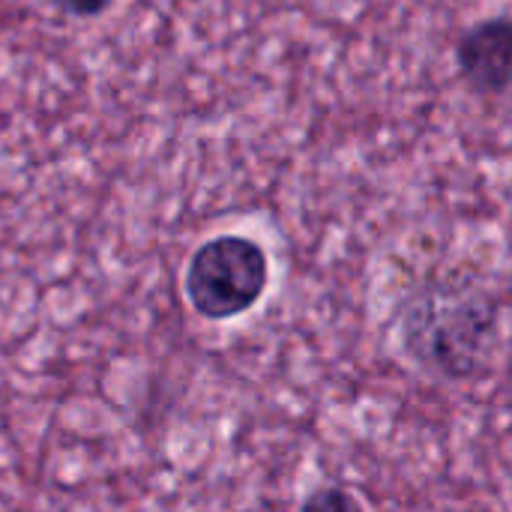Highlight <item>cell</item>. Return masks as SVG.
<instances>
[{
	"instance_id": "cell-5",
	"label": "cell",
	"mask_w": 512,
	"mask_h": 512,
	"mask_svg": "<svg viewBox=\"0 0 512 512\" xmlns=\"http://www.w3.org/2000/svg\"><path fill=\"white\" fill-rule=\"evenodd\" d=\"M63 12L69 15H99L105 12L114 0H54Z\"/></svg>"
},
{
	"instance_id": "cell-3",
	"label": "cell",
	"mask_w": 512,
	"mask_h": 512,
	"mask_svg": "<svg viewBox=\"0 0 512 512\" xmlns=\"http://www.w3.org/2000/svg\"><path fill=\"white\" fill-rule=\"evenodd\" d=\"M462 81L480 96H498L512 87V18L492 15L468 27L456 42Z\"/></svg>"
},
{
	"instance_id": "cell-4",
	"label": "cell",
	"mask_w": 512,
	"mask_h": 512,
	"mask_svg": "<svg viewBox=\"0 0 512 512\" xmlns=\"http://www.w3.org/2000/svg\"><path fill=\"white\" fill-rule=\"evenodd\" d=\"M300 512H363V507L345 489H321L300 507Z\"/></svg>"
},
{
	"instance_id": "cell-1",
	"label": "cell",
	"mask_w": 512,
	"mask_h": 512,
	"mask_svg": "<svg viewBox=\"0 0 512 512\" xmlns=\"http://www.w3.org/2000/svg\"><path fill=\"white\" fill-rule=\"evenodd\" d=\"M495 324V306L471 288H432L417 294L402 318L408 351L447 375H468Z\"/></svg>"
},
{
	"instance_id": "cell-2",
	"label": "cell",
	"mask_w": 512,
	"mask_h": 512,
	"mask_svg": "<svg viewBox=\"0 0 512 512\" xmlns=\"http://www.w3.org/2000/svg\"><path fill=\"white\" fill-rule=\"evenodd\" d=\"M270 282L264 249L240 234L207 240L189 264L186 294L192 309L207 321H228L249 312Z\"/></svg>"
}]
</instances>
